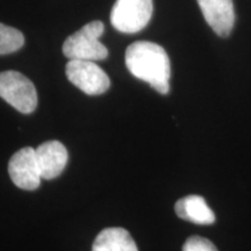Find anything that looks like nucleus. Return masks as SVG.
Wrapping results in <instances>:
<instances>
[{"label": "nucleus", "instance_id": "f257e3e1", "mask_svg": "<svg viewBox=\"0 0 251 251\" xmlns=\"http://www.w3.org/2000/svg\"><path fill=\"white\" fill-rule=\"evenodd\" d=\"M125 62L137 79L148 83L158 93H169L171 64L163 47L149 41H137L126 50Z\"/></svg>", "mask_w": 251, "mask_h": 251}, {"label": "nucleus", "instance_id": "f03ea898", "mask_svg": "<svg viewBox=\"0 0 251 251\" xmlns=\"http://www.w3.org/2000/svg\"><path fill=\"white\" fill-rule=\"evenodd\" d=\"M105 26L101 21L86 24L68 37L63 43V54L69 59L102 61L107 58L108 49L100 42Z\"/></svg>", "mask_w": 251, "mask_h": 251}, {"label": "nucleus", "instance_id": "7ed1b4c3", "mask_svg": "<svg viewBox=\"0 0 251 251\" xmlns=\"http://www.w3.org/2000/svg\"><path fill=\"white\" fill-rule=\"evenodd\" d=\"M0 98L23 114H30L37 106L35 86L18 71L0 72Z\"/></svg>", "mask_w": 251, "mask_h": 251}, {"label": "nucleus", "instance_id": "20e7f679", "mask_svg": "<svg viewBox=\"0 0 251 251\" xmlns=\"http://www.w3.org/2000/svg\"><path fill=\"white\" fill-rule=\"evenodd\" d=\"M152 0H117L111 12V24L118 31L135 34L152 17Z\"/></svg>", "mask_w": 251, "mask_h": 251}, {"label": "nucleus", "instance_id": "39448f33", "mask_svg": "<svg viewBox=\"0 0 251 251\" xmlns=\"http://www.w3.org/2000/svg\"><path fill=\"white\" fill-rule=\"evenodd\" d=\"M68 79L84 93L99 96L111 86V80L105 71L93 61L70 59L65 67Z\"/></svg>", "mask_w": 251, "mask_h": 251}, {"label": "nucleus", "instance_id": "423d86ee", "mask_svg": "<svg viewBox=\"0 0 251 251\" xmlns=\"http://www.w3.org/2000/svg\"><path fill=\"white\" fill-rule=\"evenodd\" d=\"M8 175L14 185L26 191H34L40 186L41 171L37 164L35 150L30 147L20 149L8 162Z\"/></svg>", "mask_w": 251, "mask_h": 251}, {"label": "nucleus", "instance_id": "0eeeda50", "mask_svg": "<svg viewBox=\"0 0 251 251\" xmlns=\"http://www.w3.org/2000/svg\"><path fill=\"white\" fill-rule=\"evenodd\" d=\"M208 26L220 37H227L235 24L233 0H197Z\"/></svg>", "mask_w": 251, "mask_h": 251}, {"label": "nucleus", "instance_id": "6e6552de", "mask_svg": "<svg viewBox=\"0 0 251 251\" xmlns=\"http://www.w3.org/2000/svg\"><path fill=\"white\" fill-rule=\"evenodd\" d=\"M42 179H55L64 171L68 163V150L58 141H48L35 149Z\"/></svg>", "mask_w": 251, "mask_h": 251}, {"label": "nucleus", "instance_id": "1a4fd4ad", "mask_svg": "<svg viewBox=\"0 0 251 251\" xmlns=\"http://www.w3.org/2000/svg\"><path fill=\"white\" fill-rule=\"evenodd\" d=\"M176 214L180 219L196 225H212L215 222L214 212L200 196H187L178 200L175 206Z\"/></svg>", "mask_w": 251, "mask_h": 251}, {"label": "nucleus", "instance_id": "9d476101", "mask_svg": "<svg viewBox=\"0 0 251 251\" xmlns=\"http://www.w3.org/2000/svg\"><path fill=\"white\" fill-rule=\"evenodd\" d=\"M92 251H139L129 231L120 227L106 228L94 240Z\"/></svg>", "mask_w": 251, "mask_h": 251}, {"label": "nucleus", "instance_id": "9b49d317", "mask_svg": "<svg viewBox=\"0 0 251 251\" xmlns=\"http://www.w3.org/2000/svg\"><path fill=\"white\" fill-rule=\"evenodd\" d=\"M25 45V36L17 28L0 24V55L18 51Z\"/></svg>", "mask_w": 251, "mask_h": 251}, {"label": "nucleus", "instance_id": "f8f14e48", "mask_svg": "<svg viewBox=\"0 0 251 251\" xmlns=\"http://www.w3.org/2000/svg\"><path fill=\"white\" fill-rule=\"evenodd\" d=\"M183 251H218V249L207 238L200 236H191L184 243Z\"/></svg>", "mask_w": 251, "mask_h": 251}]
</instances>
